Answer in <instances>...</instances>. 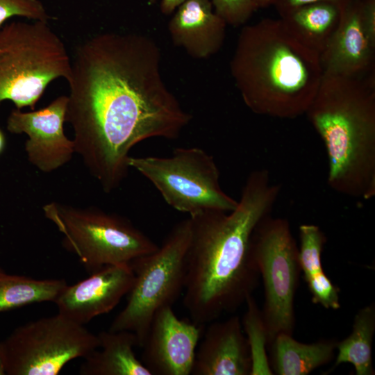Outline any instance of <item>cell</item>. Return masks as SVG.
Wrapping results in <instances>:
<instances>
[{"mask_svg":"<svg viewBox=\"0 0 375 375\" xmlns=\"http://www.w3.org/2000/svg\"><path fill=\"white\" fill-rule=\"evenodd\" d=\"M161 60L157 43L139 33H100L76 48L65 122L75 153L107 193L126 177L135 145L176 139L191 121L163 79Z\"/></svg>","mask_w":375,"mask_h":375,"instance_id":"1","label":"cell"},{"mask_svg":"<svg viewBox=\"0 0 375 375\" xmlns=\"http://www.w3.org/2000/svg\"><path fill=\"white\" fill-rule=\"evenodd\" d=\"M269 171H252L231 212L208 210L190 216L183 305L192 322L204 325L245 303L260 274L251 251L258 224L271 215L281 192Z\"/></svg>","mask_w":375,"mask_h":375,"instance_id":"2","label":"cell"},{"mask_svg":"<svg viewBox=\"0 0 375 375\" xmlns=\"http://www.w3.org/2000/svg\"><path fill=\"white\" fill-rule=\"evenodd\" d=\"M230 70L251 111L281 119L306 114L324 76L319 55L281 18H265L242 28Z\"/></svg>","mask_w":375,"mask_h":375,"instance_id":"3","label":"cell"},{"mask_svg":"<svg viewBox=\"0 0 375 375\" xmlns=\"http://www.w3.org/2000/svg\"><path fill=\"white\" fill-rule=\"evenodd\" d=\"M306 115L327 154V183L353 198L375 196V75L324 74Z\"/></svg>","mask_w":375,"mask_h":375,"instance_id":"4","label":"cell"},{"mask_svg":"<svg viewBox=\"0 0 375 375\" xmlns=\"http://www.w3.org/2000/svg\"><path fill=\"white\" fill-rule=\"evenodd\" d=\"M72 58L49 22H12L0 28V104L34 110L48 85L71 73Z\"/></svg>","mask_w":375,"mask_h":375,"instance_id":"5","label":"cell"},{"mask_svg":"<svg viewBox=\"0 0 375 375\" xmlns=\"http://www.w3.org/2000/svg\"><path fill=\"white\" fill-rule=\"evenodd\" d=\"M42 209L62 234L63 247L78 257L90 274L108 265L128 264L158 247L128 219L115 213L56 201Z\"/></svg>","mask_w":375,"mask_h":375,"instance_id":"6","label":"cell"},{"mask_svg":"<svg viewBox=\"0 0 375 375\" xmlns=\"http://www.w3.org/2000/svg\"><path fill=\"white\" fill-rule=\"evenodd\" d=\"M190 237L189 217L177 223L154 251L129 262L134 281L124 308L108 330L131 331L142 347L155 313L172 306L183 291Z\"/></svg>","mask_w":375,"mask_h":375,"instance_id":"7","label":"cell"},{"mask_svg":"<svg viewBox=\"0 0 375 375\" xmlns=\"http://www.w3.org/2000/svg\"><path fill=\"white\" fill-rule=\"evenodd\" d=\"M128 164L158 190L167 203L190 216L208 210L231 212L235 200L222 188L214 158L199 147H179L169 156H129Z\"/></svg>","mask_w":375,"mask_h":375,"instance_id":"8","label":"cell"},{"mask_svg":"<svg viewBox=\"0 0 375 375\" xmlns=\"http://www.w3.org/2000/svg\"><path fill=\"white\" fill-rule=\"evenodd\" d=\"M251 251L264 286L261 312L269 347L277 335H292L295 326L294 297L301 271L288 220L264 217L253 232Z\"/></svg>","mask_w":375,"mask_h":375,"instance_id":"9","label":"cell"},{"mask_svg":"<svg viewBox=\"0 0 375 375\" xmlns=\"http://www.w3.org/2000/svg\"><path fill=\"white\" fill-rule=\"evenodd\" d=\"M6 375H57L70 361L88 356L99 340L62 314L19 326L2 342Z\"/></svg>","mask_w":375,"mask_h":375,"instance_id":"10","label":"cell"},{"mask_svg":"<svg viewBox=\"0 0 375 375\" xmlns=\"http://www.w3.org/2000/svg\"><path fill=\"white\" fill-rule=\"evenodd\" d=\"M67 96L56 97L39 110L23 112L13 109L9 114L7 130L28 136L25 151L28 161L40 171L53 172L62 167L75 153L73 140L65 134Z\"/></svg>","mask_w":375,"mask_h":375,"instance_id":"11","label":"cell"},{"mask_svg":"<svg viewBox=\"0 0 375 375\" xmlns=\"http://www.w3.org/2000/svg\"><path fill=\"white\" fill-rule=\"evenodd\" d=\"M203 325L180 319L172 306L154 315L142 347V362L151 375H190Z\"/></svg>","mask_w":375,"mask_h":375,"instance_id":"12","label":"cell"},{"mask_svg":"<svg viewBox=\"0 0 375 375\" xmlns=\"http://www.w3.org/2000/svg\"><path fill=\"white\" fill-rule=\"evenodd\" d=\"M133 271L128 264L108 265L65 288L54 301L59 313L82 325L108 313L131 288Z\"/></svg>","mask_w":375,"mask_h":375,"instance_id":"13","label":"cell"},{"mask_svg":"<svg viewBox=\"0 0 375 375\" xmlns=\"http://www.w3.org/2000/svg\"><path fill=\"white\" fill-rule=\"evenodd\" d=\"M319 58L325 74H374L375 38L364 26L362 0H351L343 8L339 26Z\"/></svg>","mask_w":375,"mask_h":375,"instance_id":"14","label":"cell"},{"mask_svg":"<svg viewBox=\"0 0 375 375\" xmlns=\"http://www.w3.org/2000/svg\"><path fill=\"white\" fill-rule=\"evenodd\" d=\"M210 323L197 348L191 374L250 375V351L240 317Z\"/></svg>","mask_w":375,"mask_h":375,"instance_id":"15","label":"cell"},{"mask_svg":"<svg viewBox=\"0 0 375 375\" xmlns=\"http://www.w3.org/2000/svg\"><path fill=\"white\" fill-rule=\"evenodd\" d=\"M168 32L173 43L194 59H207L222 48L226 22L210 0H187L173 12Z\"/></svg>","mask_w":375,"mask_h":375,"instance_id":"16","label":"cell"},{"mask_svg":"<svg viewBox=\"0 0 375 375\" xmlns=\"http://www.w3.org/2000/svg\"><path fill=\"white\" fill-rule=\"evenodd\" d=\"M97 336L99 347L83 358L81 375H151L135 356L138 341L134 333L108 330Z\"/></svg>","mask_w":375,"mask_h":375,"instance_id":"17","label":"cell"},{"mask_svg":"<svg viewBox=\"0 0 375 375\" xmlns=\"http://www.w3.org/2000/svg\"><path fill=\"white\" fill-rule=\"evenodd\" d=\"M337 342L333 339H322L312 343H303L294 339L292 335H277L268 347L274 374H310L333 359Z\"/></svg>","mask_w":375,"mask_h":375,"instance_id":"18","label":"cell"},{"mask_svg":"<svg viewBox=\"0 0 375 375\" xmlns=\"http://www.w3.org/2000/svg\"><path fill=\"white\" fill-rule=\"evenodd\" d=\"M343 8L319 2L299 7L280 18L300 42L320 56L339 26Z\"/></svg>","mask_w":375,"mask_h":375,"instance_id":"19","label":"cell"},{"mask_svg":"<svg viewBox=\"0 0 375 375\" xmlns=\"http://www.w3.org/2000/svg\"><path fill=\"white\" fill-rule=\"evenodd\" d=\"M375 333V304L371 303L356 314L351 334L337 342L333 368L351 364L356 375H373L372 343Z\"/></svg>","mask_w":375,"mask_h":375,"instance_id":"20","label":"cell"},{"mask_svg":"<svg viewBox=\"0 0 375 375\" xmlns=\"http://www.w3.org/2000/svg\"><path fill=\"white\" fill-rule=\"evenodd\" d=\"M65 279H35L0 271V312L34 303L53 301L67 286Z\"/></svg>","mask_w":375,"mask_h":375,"instance_id":"21","label":"cell"},{"mask_svg":"<svg viewBox=\"0 0 375 375\" xmlns=\"http://www.w3.org/2000/svg\"><path fill=\"white\" fill-rule=\"evenodd\" d=\"M245 303L247 311L242 324L247 334L251 360L250 375L274 374L267 355L268 338L261 310L253 295L247 299Z\"/></svg>","mask_w":375,"mask_h":375,"instance_id":"22","label":"cell"},{"mask_svg":"<svg viewBox=\"0 0 375 375\" xmlns=\"http://www.w3.org/2000/svg\"><path fill=\"white\" fill-rule=\"evenodd\" d=\"M299 260L303 278L324 271L322 256L327 238L319 226L303 224L299 227Z\"/></svg>","mask_w":375,"mask_h":375,"instance_id":"23","label":"cell"},{"mask_svg":"<svg viewBox=\"0 0 375 375\" xmlns=\"http://www.w3.org/2000/svg\"><path fill=\"white\" fill-rule=\"evenodd\" d=\"M312 297V301L326 309L340 308V289L324 271L304 278Z\"/></svg>","mask_w":375,"mask_h":375,"instance_id":"24","label":"cell"},{"mask_svg":"<svg viewBox=\"0 0 375 375\" xmlns=\"http://www.w3.org/2000/svg\"><path fill=\"white\" fill-rule=\"evenodd\" d=\"M12 17L49 22L50 16L40 0H0V28Z\"/></svg>","mask_w":375,"mask_h":375,"instance_id":"25","label":"cell"},{"mask_svg":"<svg viewBox=\"0 0 375 375\" xmlns=\"http://www.w3.org/2000/svg\"><path fill=\"white\" fill-rule=\"evenodd\" d=\"M215 11L227 25L244 24L257 10L251 0H210Z\"/></svg>","mask_w":375,"mask_h":375,"instance_id":"26","label":"cell"},{"mask_svg":"<svg viewBox=\"0 0 375 375\" xmlns=\"http://www.w3.org/2000/svg\"><path fill=\"white\" fill-rule=\"evenodd\" d=\"M351 0H276L274 6L280 17L299 7L319 3L329 2L344 7Z\"/></svg>","mask_w":375,"mask_h":375,"instance_id":"27","label":"cell"},{"mask_svg":"<svg viewBox=\"0 0 375 375\" xmlns=\"http://www.w3.org/2000/svg\"><path fill=\"white\" fill-rule=\"evenodd\" d=\"M185 1L187 0H160V10L163 15H172Z\"/></svg>","mask_w":375,"mask_h":375,"instance_id":"28","label":"cell"},{"mask_svg":"<svg viewBox=\"0 0 375 375\" xmlns=\"http://www.w3.org/2000/svg\"><path fill=\"white\" fill-rule=\"evenodd\" d=\"M257 9L274 6L276 0H251Z\"/></svg>","mask_w":375,"mask_h":375,"instance_id":"29","label":"cell"},{"mask_svg":"<svg viewBox=\"0 0 375 375\" xmlns=\"http://www.w3.org/2000/svg\"><path fill=\"white\" fill-rule=\"evenodd\" d=\"M6 136L3 131L0 128V155L3 152L6 147Z\"/></svg>","mask_w":375,"mask_h":375,"instance_id":"30","label":"cell"},{"mask_svg":"<svg viewBox=\"0 0 375 375\" xmlns=\"http://www.w3.org/2000/svg\"><path fill=\"white\" fill-rule=\"evenodd\" d=\"M0 375H6L4 369V361L1 343L0 342Z\"/></svg>","mask_w":375,"mask_h":375,"instance_id":"31","label":"cell"},{"mask_svg":"<svg viewBox=\"0 0 375 375\" xmlns=\"http://www.w3.org/2000/svg\"><path fill=\"white\" fill-rule=\"evenodd\" d=\"M158 0H147L149 4H155Z\"/></svg>","mask_w":375,"mask_h":375,"instance_id":"32","label":"cell"},{"mask_svg":"<svg viewBox=\"0 0 375 375\" xmlns=\"http://www.w3.org/2000/svg\"><path fill=\"white\" fill-rule=\"evenodd\" d=\"M2 270V269L0 268V271Z\"/></svg>","mask_w":375,"mask_h":375,"instance_id":"33","label":"cell"}]
</instances>
